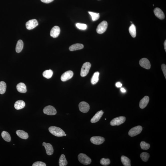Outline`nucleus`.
Segmentation results:
<instances>
[{
    "label": "nucleus",
    "mask_w": 166,
    "mask_h": 166,
    "mask_svg": "<svg viewBox=\"0 0 166 166\" xmlns=\"http://www.w3.org/2000/svg\"><path fill=\"white\" fill-rule=\"evenodd\" d=\"M49 131L50 133L54 136L61 137L64 136L65 133L61 129L55 126H52L49 128Z\"/></svg>",
    "instance_id": "obj_1"
},
{
    "label": "nucleus",
    "mask_w": 166,
    "mask_h": 166,
    "mask_svg": "<svg viewBox=\"0 0 166 166\" xmlns=\"http://www.w3.org/2000/svg\"><path fill=\"white\" fill-rule=\"evenodd\" d=\"M78 159L79 162L84 165H88L91 163V159L85 154H80L78 155Z\"/></svg>",
    "instance_id": "obj_2"
},
{
    "label": "nucleus",
    "mask_w": 166,
    "mask_h": 166,
    "mask_svg": "<svg viewBox=\"0 0 166 166\" xmlns=\"http://www.w3.org/2000/svg\"><path fill=\"white\" fill-rule=\"evenodd\" d=\"M91 66V63L86 62L83 65L81 69L80 75L81 76L84 77L88 74Z\"/></svg>",
    "instance_id": "obj_3"
},
{
    "label": "nucleus",
    "mask_w": 166,
    "mask_h": 166,
    "mask_svg": "<svg viewBox=\"0 0 166 166\" xmlns=\"http://www.w3.org/2000/svg\"><path fill=\"white\" fill-rule=\"evenodd\" d=\"M143 130L141 126H138L131 129L129 132V135L131 137L136 136L140 134Z\"/></svg>",
    "instance_id": "obj_4"
},
{
    "label": "nucleus",
    "mask_w": 166,
    "mask_h": 166,
    "mask_svg": "<svg viewBox=\"0 0 166 166\" xmlns=\"http://www.w3.org/2000/svg\"><path fill=\"white\" fill-rule=\"evenodd\" d=\"M126 120L125 117L120 116L113 119L110 122V125L112 126H119L124 123Z\"/></svg>",
    "instance_id": "obj_5"
},
{
    "label": "nucleus",
    "mask_w": 166,
    "mask_h": 166,
    "mask_svg": "<svg viewBox=\"0 0 166 166\" xmlns=\"http://www.w3.org/2000/svg\"><path fill=\"white\" fill-rule=\"evenodd\" d=\"M108 23L107 21H103L98 25L96 29L97 32L99 34L104 33L107 30Z\"/></svg>",
    "instance_id": "obj_6"
},
{
    "label": "nucleus",
    "mask_w": 166,
    "mask_h": 166,
    "mask_svg": "<svg viewBox=\"0 0 166 166\" xmlns=\"http://www.w3.org/2000/svg\"><path fill=\"white\" fill-rule=\"evenodd\" d=\"M44 113L47 115H56L57 111L54 107L51 106H48L45 107L43 110Z\"/></svg>",
    "instance_id": "obj_7"
},
{
    "label": "nucleus",
    "mask_w": 166,
    "mask_h": 166,
    "mask_svg": "<svg viewBox=\"0 0 166 166\" xmlns=\"http://www.w3.org/2000/svg\"><path fill=\"white\" fill-rule=\"evenodd\" d=\"M79 106L80 111L83 113H87L90 110L89 105L86 102H81L79 103Z\"/></svg>",
    "instance_id": "obj_8"
},
{
    "label": "nucleus",
    "mask_w": 166,
    "mask_h": 166,
    "mask_svg": "<svg viewBox=\"0 0 166 166\" xmlns=\"http://www.w3.org/2000/svg\"><path fill=\"white\" fill-rule=\"evenodd\" d=\"M90 141L94 144L99 145L104 143L105 139L104 138L102 137L94 136L91 138Z\"/></svg>",
    "instance_id": "obj_9"
},
{
    "label": "nucleus",
    "mask_w": 166,
    "mask_h": 166,
    "mask_svg": "<svg viewBox=\"0 0 166 166\" xmlns=\"http://www.w3.org/2000/svg\"><path fill=\"white\" fill-rule=\"evenodd\" d=\"M38 24L37 20L34 19L28 21L26 22V28L29 30H30L36 27Z\"/></svg>",
    "instance_id": "obj_10"
},
{
    "label": "nucleus",
    "mask_w": 166,
    "mask_h": 166,
    "mask_svg": "<svg viewBox=\"0 0 166 166\" xmlns=\"http://www.w3.org/2000/svg\"><path fill=\"white\" fill-rule=\"evenodd\" d=\"M74 73L72 71H66L62 75L61 77V80L62 81L65 82L71 79Z\"/></svg>",
    "instance_id": "obj_11"
},
{
    "label": "nucleus",
    "mask_w": 166,
    "mask_h": 166,
    "mask_svg": "<svg viewBox=\"0 0 166 166\" xmlns=\"http://www.w3.org/2000/svg\"><path fill=\"white\" fill-rule=\"evenodd\" d=\"M139 64L142 67L147 69L151 68V64L150 61L146 58H142L139 61Z\"/></svg>",
    "instance_id": "obj_12"
},
{
    "label": "nucleus",
    "mask_w": 166,
    "mask_h": 166,
    "mask_svg": "<svg viewBox=\"0 0 166 166\" xmlns=\"http://www.w3.org/2000/svg\"><path fill=\"white\" fill-rule=\"evenodd\" d=\"M60 32V29L59 26H54L50 30V36L54 38L57 37L59 36Z\"/></svg>",
    "instance_id": "obj_13"
},
{
    "label": "nucleus",
    "mask_w": 166,
    "mask_h": 166,
    "mask_svg": "<svg viewBox=\"0 0 166 166\" xmlns=\"http://www.w3.org/2000/svg\"><path fill=\"white\" fill-rule=\"evenodd\" d=\"M42 146H44L46 150V154L48 155H51L53 154L54 149L52 145L49 143H46L44 142Z\"/></svg>",
    "instance_id": "obj_14"
},
{
    "label": "nucleus",
    "mask_w": 166,
    "mask_h": 166,
    "mask_svg": "<svg viewBox=\"0 0 166 166\" xmlns=\"http://www.w3.org/2000/svg\"><path fill=\"white\" fill-rule=\"evenodd\" d=\"M104 112L102 110L98 111L92 118L91 122L92 123H95L99 121L103 115Z\"/></svg>",
    "instance_id": "obj_15"
},
{
    "label": "nucleus",
    "mask_w": 166,
    "mask_h": 166,
    "mask_svg": "<svg viewBox=\"0 0 166 166\" xmlns=\"http://www.w3.org/2000/svg\"><path fill=\"white\" fill-rule=\"evenodd\" d=\"M154 12L156 16L159 19H163L165 17L164 12L162 11L161 9L159 8H156L154 9Z\"/></svg>",
    "instance_id": "obj_16"
},
{
    "label": "nucleus",
    "mask_w": 166,
    "mask_h": 166,
    "mask_svg": "<svg viewBox=\"0 0 166 166\" xmlns=\"http://www.w3.org/2000/svg\"><path fill=\"white\" fill-rule=\"evenodd\" d=\"M149 101V97L145 96L140 100L139 103V107L143 109L147 107Z\"/></svg>",
    "instance_id": "obj_17"
},
{
    "label": "nucleus",
    "mask_w": 166,
    "mask_h": 166,
    "mask_svg": "<svg viewBox=\"0 0 166 166\" xmlns=\"http://www.w3.org/2000/svg\"><path fill=\"white\" fill-rule=\"evenodd\" d=\"M16 88L17 91L21 93H25L27 91L26 86L24 83H18L17 85Z\"/></svg>",
    "instance_id": "obj_18"
},
{
    "label": "nucleus",
    "mask_w": 166,
    "mask_h": 166,
    "mask_svg": "<svg viewBox=\"0 0 166 166\" xmlns=\"http://www.w3.org/2000/svg\"><path fill=\"white\" fill-rule=\"evenodd\" d=\"M25 106V103L23 101L19 100L17 101L14 104V108L17 110L21 109Z\"/></svg>",
    "instance_id": "obj_19"
},
{
    "label": "nucleus",
    "mask_w": 166,
    "mask_h": 166,
    "mask_svg": "<svg viewBox=\"0 0 166 166\" xmlns=\"http://www.w3.org/2000/svg\"><path fill=\"white\" fill-rule=\"evenodd\" d=\"M16 134L21 139H26L29 137L27 133L22 130H18L16 131Z\"/></svg>",
    "instance_id": "obj_20"
},
{
    "label": "nucleus",
    "mask_w": 166,
    "mask_h": 166,
    "mask_svg": "<svg viewBox=\"0 0 166 166\" xmlns=\"http://www.w3.org/2000/svg\"><path fill=\"white\" fill-rule=\"evenodd\" d=\"M84 47L83 44L80 43H76L72 45L69 48V50L71 51H74L75 50L82 49Z\"/></svg>",
    "instance_id": "obj_21"
},
{
    "label": "nucleus",
    "mask_w": 166,
    "mask_h": 166,
    "mask_svg": "<svg viewBox=\"0 0 166 166\" xmlns=\"http://www.w3.org/2000/svg\"><path fill=\"white\" fill-rule=\"evenodd\" d=\"M23 41L21 40H19L17 42L16 46V51L18 53L20 52L23 49Z\"/></svg>",
    "instance_id": "obj_22"
},
{
    "label": "nucleus",
    "mask_w": 166,
    "mask_h": 166,
    "mask_svg": "<svg viewBox=\"0 0 166 166\" xmlns=\"http://www.w3.org/2000/svg\"><path fill=\"white\" fill-rule=\"evenodd\" d=\"M99 72H96L94 73L91 79V83L93 85H95L98 83L99 80Z\"/></svg>",
    "instance_id": "obj_23"
},
{
    "label": "nucleus",
    "mask_w": 166,
    "mask_h": 166,
    "mask_svg": "<svg viewBox=\"0 0 166 166\" xmlns=\"http://www.w3.org/2000/svg\"><path fill=\"white\" fill-rule=\"evenodd\" d=\"M121 160L123 165L125 166H131V160L127 157L122 156Z\"/></svg>",
    "instance_id": "obj_24"
},
{
    "label": "nucleus",
    "mask_w": 166,
    "mask_h": 166,
    "mask_svg": "<svg viewBox=\"0 0 166 166\" xmlns=\"http://www.w3.org/2000/svg\"><path fill=\"white\" fill-rule=\"evenodd\" d=\"M68 164L65 156L64 155L62 154L61 155L59 161V165L60 166H66Z\"/></svg>",
    "instance_id": "obj_25"
},
{
    "label": "nucleus",
    "mask_w": 166,
    "mask_h": 166,
    "mask_svg": "<svg viewBox=\"0 0 166 166\" xmlns=\"http://www.w3.org/2000/svg\"><path fill=\"white\" fill-rule=\"evenodd\" d=\"M130 34L133 38L136 37V26L133 24H132L129 29Z\"/></svg>",
    "instance_id": "obj_26"
},
{
    "label": "nucleus",
    "mask_w": 166,
    "mask_h": 166,
    "mask_svg": "<svg viewBox=\"0 0 166 166\" xmlns=\"http://www.w3.org/2000/svg\"><path fill=\"white\" fill-rule=\"evenodd\" d=\"M1 136L4 140L7 142L11 141V138L10 134L6 131H3L1 134Z\"/></svg>",
    "instance_id": "obj_27"
},
{
    "label": "nucleus",
    "mask_w": 166,
    "mask_h": 166,
    "mask_svg": "<svg viewBox=\"0 0 166 166\" xmlns=\"http://www.w3.org/2000/svg\"><path fill=\"white\" fill-rule=\"evenodd\" d=\"M53 71L52 70L50 69L49 70H46L44 71L42 75L44 77L47 79H50L52 77L53 75Z\"/></svg>",
    "instance_id": "obj_28"
},
{
    "label": "nucleus",
    "mask_w": 166,
    "mask_h": 166,
    "mask_svg": "<svg viewBox=\"0 0 166 166\" xmlns=\"http://www.w3.org/2000/svg\"><path fill=\"white\" fill-rule=\"evenodd\" d=\"M6 84L5 82L3 81L0 82V94H4L6 91Z\"/></svg>",
    "instance_id": "obj_29"
},
{
    "label": "nucleus",
    "mask_w": 166,
    "mask_h": 166,
    "mask_svg": "<svg viewBox=\"0 0 166 166\" xmlns=\"http://www.w3.org/2000/svg\"><path fill=\"white\" fill-rule=\"evenodd\" d=\"M149 154L146 152H143L141 154L140 157L143 161L146 162L150 158Z\"/></svg>",
    "instance_id": "obj_30"
},
{
    "label": "nucleus",
    "mask_w": 166,
    "mask_h": 166,
    "mask_svg": "<svg viewBox=\"0 0 166 166\" xmlns=\"http://www.w3.org/2000/svg\"><path fill=\"white\" fill-rule=\"evenodd\" d=\"M88 12L91 15L92 20L95 21L99 19L100 17V14L99 13H96L89 11Z\"/></svg>",
    "instance_id": "obj_31"
},
{
    "label": "nucleus",
    "mask_w": 166,
    "mask_h": 166,
    "mask_svg": "<svg viewBox=\"0 0 166 166\" xmlns=\"http://www.w3.org/2000/svg\"><path fill=\"white\" fill-rule=\"evenodd\" d=\"M100 164L104 166H107L111 163V161L109 159L103 158L101 159L100 161Z\"/></svg>",
    "instance_id": "obj_32"
},
{
    "label": "nucleus",
    "mask_w": 166,
    "mask_h": 166,
    "mask_svg": "<svg viewBox=\"0 0 166 166\" xmlns=\"http://www.w3.org/2000/svg\"><path fill=\"white\" fill-rule=\"evenodd\" d=\"M140 145L142 149L143 150H148L149 149L150 147L149 144L144 141L140 143Z\"/></svg>",
    "instance_id": "obj_33"
},
{
    "label": "nucleus",
    "mask_w": 166,
    "mask_h": 166,
    "mask_svg": "<svg viewBox=\"0 0 166 166\" xmlns=\"http://www.w3.org/2000/svg\"><path fill=\"white\" fill-rule=\"evenodd\" d=\"M76 25L78 28L81 30H85L87 28V25L85 24L77 23Z\"/></svg>",
    "instance_id": "obj_34"
},
{
    "label": "nucleus",
    "mask_w": 166,
    "mask_h": 166,
    "mask_svg": "<svg viewBox=\"0 0 166 166\" xmlns=\"http://www.w3.org/2000/svg\"><path fill=\"white\" fill-rule=\"evenodd\" d=\"M46 165L43 162H35L33 163L32 166H46Z\"/></svg>",
    "instance_id": "obj_35"
},
{
    "label": "nucleus",
    "mask_w": 166,
    "mask_h": 166,
    "mask_svg": "<svg viewBox=\"0 0 166 166\" xmlns=\"http://www.w3.org/2000/svg\"><path fill=\"white\" fill-rule=\"evenodd\" d=\"M161 68L163 71L165 77L166 79V66L165 64H163L162 65Z\"/></svg>",
    "instance_id": "obj_36"
},
{
    "label": "nucleus",
    "mask_w": 166,
    "mask_h": 166,
    "mask_svg": "<svg viewBox=\"0 0 166 166\" xmlns=\"http://www.w3.org/2000/svg\"><path fill=\"white\" fill-rule=\"evenodd\" d=\"M54 0H41L42 2L46 3H50Z\"/></svg>",
    "instance_id": "obj_37"
},
{
    "label": "nucleus",
    "mask_w": 166,
    "mask_h": 166,
    "mask_svg": "<svg viewBox=\"0 0 166 166\" xmlns=\"http://www.w3.org/2000/svg\"><path fill=\"white\" fill-rule=\"evenodd\" d=\"M116 87L118 88H120L122 87V84L120 83V82H117L116 84Z\"/></svg>",
    "instance_id": "obj_38"
},
{
    "label": "nucleus",
    "mask_w": 166,
    "mask_h": 166,
    "mask_svg": "<svg viewBox=\"0 0 166 166\" xmlns=\"http://www.w3.org/2000/svg\"><path fill=\"white\" fill-rule=\"evenodd\" d=\"M121 91L123 93H125L126 92V90L123 88H121Z\"/></svg>",
    "instance_id": "obj_39"
},
{
    "label": "nucleus",
    "mask_w": 166,
    "mask_h": 166,
    "mask_svg": "<svg viewBox=\"0 0 166 166\" xmlns=\"http://www.w3.org/2000/svg\"><path fill=\"white\" fill-rule=\"evenodd\" d=\"M164 48L166 52V40L164 42Z\"/></svg>",
    "instance_id": "obj_40"
},
{
    "label": "nucleus",
    "mask_w": 166,
    "mask_h": 166,
    "mask_svg": "<svg viewBox=\"0 0 166 166\" xmlns=\"http://www.w3.org/2000/svg\"><path fill=\"white\" fill-rule=\"evenodd\" d=\"M66 134H65V135H64V136H66Z\"/></svg>",
    "instance_id": "obj_41"
},
{
    "label": "nucleus",
    "mask_w": 166,
    "mask_h": 166,
    "mask_svg": "<svg viewBox=\"0 0 166 166\" xmlns=\"http://www.w3.org/2000/svg\"><path fill=\"white\" fill-rule=\"evenodd\" d=\"M106 119H105V120H106Z\"/></svg>",
    "instance_id": "obj_42"
}]
</instances>
